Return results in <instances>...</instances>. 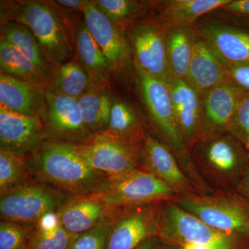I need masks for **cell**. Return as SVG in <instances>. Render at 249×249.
I'll return each mask as SVG.
<instances>
[{
	"label": "cell",
	"instance_id": "4316f807",
	"mask_svg": "<svg viewBox=\"0 0 249 249\" xmlns=\"http://www.w3.org/2000/svg\"><path fill=\"white\" fill-rule=\"evenodd\" d=\"M193 27H175L167 31V58L172 78L187 80L193 52Z\"/></svg>",
	"mask_w": 249,
	"mask_h": 249
},
{
	"label": "cell",
	"instance_id": "30bf717a",
	"mask_svg": "<svg viewBox=\"0 0 249 249\" xmlns=\"http://www.w3.org/2000/svg\"><path fill=\"white\" fill-rule=\"evenodd\" d=\"M47 140L78 144L93 135L85 125L78 100L46 90Z\"/></svg>",
	"mask_w": 249,
	"mask_h": 249
},
{
	"label": "cell",
	"instance_id": "8d00e7d4",
	"mask_svg": "<svg viewBox=\"0 0 249 249\" xmlns=\"http://www.w3.org/2000/svg\"><path fill=\"white\" fill-rule=\"evenodd\" d=\"M221 10L233 16L249 18V0H231Z\"/></svg>",
	"mask_w": 249,
	"mask_h": 249
},
{
	"label": "cell",
	"instance_id": "6da1fadb",
	"mask_svg": "<svg viewBox=\"0 0 249 249\" xmlns=\"http://www.w3.org/2000/svg\"><path fill=\"white\" fill-rule=\"evenodd\" d=\"M27 159L36 180L67 196L95 194L110 183L107 175L85 161L75 144L46 140Z\"/></svg>",
	"mask_w": 249,
	"mask_h": 249
},
{
	"label": "cell",
	"instance_id": "52a82bcc",
	"mask_svg": "<svg viewBox=\"0 0 249 249\" xmlns=\"http://www.w3.org/2000/svg\"><path fill=\"white\" fill-rule=\"evenodd\" d=\"M75 145L91 168L105 174L111 180L142 169L139 160L141 146L121 142L106 134H93L86 142Z\"/></svg>",
	"mask_w": 249,
	"mask_h": 249
},
{
	"label": "cell",
	"instance_id": "7402d4cb",
	"mask_svg": "<svg viewBox=\"0 0 249 249\" xmlns=\"http://www.w3.org/2000/svg\"><path fill=\"white\" fill-rule=\"evenodd\" d=\"M231 0H168L155 3V18L168 29L193 27L198 19L214 10L221 9Z\"/></svg>",
	"mask_w": 249,
	"mask_h": 249
},
{
	"label": "cell",
	"instance_id": "44dd1931",
	"mask_svg": "<svg viewBox=\"0 0 249 249\" xmlns=\"http://www.w3.org/2000/svg\"><path fill=\"white\" fill-rule=\"evenodd\" d=\"M240 141L229 134L196 142V155L200 160L220 175H232L242 169L245 158Z\"/></svg>",
	"mask_w": 249,
	"mask_h": 249
},
{
	"label": "cell",
	"instance_id": "f546056e",
	"mask_svg": "<svg viewBox=\"0 0 249 249\" xmlns=\"http://www.w3.org/2000/svg\"><path fill=\"white\" fill-rule=\"evenodd\" d=\"M78 235L67 231L53 213L36 223L29 249H70Z\"/></svg>",
	"mask_w": 249,
	"mask_h": 249
},
{
	"label": "cell",
	"instance_id": "e0dca14e",
	"mask_svg": "<svg viewBox=\"0 0 249 249\" xmlns=\"http://www.w3.org/2000/svg\"><path fill=\"white\" fill-rule=\"evenodd\" d=\"M168 85L178 127L187 145H193L200 127L202 93L187 80L172 78Z\"/></svg>",
	"mask_w": 249,
	"mask_h": 249
},
{
	"label": "cell",
	"instance_id": "ac0fdd59",
	"mask_svg": "<svg viewBox=\"0 0 249 249\" xmlns=\"http://www.w3.org/2000/svg\"><path fill=\"white\" fill-rule=\"evenodd\" d=\"M46 90L45 85L1 74L0 107L18 114L40 116L43 119Z\"/></svg>",
	"mask_w": 249,
	"mask_h": 249
},
{
	"label": "cell",
	"instance_id": "d6a6232c",
	"mask_svg": "<svg viewBox=\"0 0 249 249\" xmlns=\"http://www.w3.org/2000/svg\"><path fill=\"white\" fill-rule=\"evenodd\" d=\"M36 224L0 222V249H29Z\"/></svg>",
	"mask_w": 249,
	"mask_h": 249
},
{
	"label": "cell",
	"instance_id": "b9f144b4",
	"mask_svg": "<svg viewBox=\"0 0 249 249\" xmlns=\"http://www.w3.org/2000/svg\"><path fill=\"white\" fill-rule=\"evenodd\" d=\"M181 249H218L207 245H186L180 247Z\"/></svg>",
	"mask_w": 249,
	"mask_h": 249
},
{
	"label": "cell",
	"instance_id": "9a60e30c",
	"mask_svg": "<svg viewBox=\"0 0 249 249\" xmlns=\"http://www.w3.org/2000/svg\"><path fill=\"white\" fill-rule=\"evenodd\" d=\"M193 27L224 66L249 62V29L216 21L196 23Z\"/></svg>",
	"mask_w": 249,
	"mask_h": 249
},
{
	"label": "cell",
	"instance_id": "603a6c76",
	"mask_svg": "<svg viewBox=\"0 0 249 249\" xmlns=\"http://www.w3.org/2000/svg\"><path fill=\"white\" fill-rule=\"evenodd\" d=\"M74 45L80 64L89 75L92 85H107L112 68L90 34L84 18L75 28Z\"/></svg>",
	"mask_w": 249,
	"mask_h": 249
},
{
	"label": "cell",
	"instance_id": "ab89813d",
	"mask_svg": "<svg viewBox=\"0 0 249 249\" xmlns=\"http://www.w3.org/2000/svg\"><path fill=\"white\" fill-rule=\"evenodd\" d=\"M241 192L249 197V174L246 173L239 183Z\"/></svg>",
	"mask_w": 249,
	"mask_h": 249
},
{
	"label": "cell",
	"instance_id": "f35d334b",
	"mask_svg": "<svg viewBox=\"0 0 249 249\" xmlns=\"http://www.w3.org/2000/svg\"><path fill=\"white\" fill-rule=\"evenodd\" d=\"M159 237H153L144 241L136 249H157V238Z\"/></svg>",
	"mask_w": 249,
	"mask_h": 249
},
{
	"label": "cell",
	"instance_id": "d590c367",
	"mask_svg": "<svg viewBox=\"0 0 249 249\" xmlns=\"http://www.w3.org/2000/svg\"><path fill=\"white\" fill-rule=\"evenodd\" d=\"M225 67L228 78L241 89L249 91V62Z\"/></svg>",
	"mask_w": 249,
	"mask_h": 249
},
{
	"label": "cell",
	"instance_id": "7c38bea8",
	"mask_svg": "<svg viewBox=\"0 0 249 249\" xmlns=\"http://www.w3.org/2000/svg\"><path fill=\"white\" fill-rule=\"evenodd\" d=\"M244 91L228 80L202 93L200 127L196 142L229 134L235 108Z\"/></svg>",
	"mask_w": 249,
	"mask_h": 249
},
{
	"label": "cell",
	"instance_id": "2e32d148",
	"mask_svg": "<svg viewBox=\"0 0 249 249\" xmlns=\"http://www.w3.org/2000/svg\"><path fill=\"white\" fill-rule=\"evenodd\" d=\"M139 160L142 170L160 178L175 192L191 188L170 149L150 134H145L141 145Z\"/></svg>",
	"mask_w": 249,
	"mask_h": 249
},
{
	"label": "cell",
	"instance_id": "4fadbf2b",
	"mask_svg": "<svg viewBox=\"0 0 249 249\" xmlns=\"http://www.w3.org/2000/svg\"><path fill=\"white\" fill-rule=\"evenodd\" d=\"M90 34L110 63L113 71H121L127 66L131 47L125 29L113 22L93 1H88L82 11Z\"/></svg>",
	"mask_w": 249,
	"mask_h": 249
},
{
	"label": "cell",
	"instance_id": "e575fe53",
	"mask_svg": "<svg viewBox=\"0 0 249 249\" xmlns=\"http://www.w3.org/2000/svg\"><path fill=\"white\" fill-rule=\"evenodd\" d=\"M229 134L246 143L249 136V91H245L237 103Z\"/></svg>",
	"mask_w": 249,
	"mask_h": 249
},
{
	"label": "cell",
	"instance_id": "836d02e7",
	"mask_svg": "<svg viewBox=\"0 0 249 249\" xmlns=\"http://www.w3.org/2000/svg\"><path fill=\"white\" fill-rule=\"evenodd\" d=\"M113 212L96 227L77 236L70 249H107L108 238L114 223Z\"/></svg>",
	"mask_w": 249,
	"mask_h": 249
},
{
	"label": "cell",
	"instance_id": "8992f818",
	"mask_svg": "<svg viewBox=\"0 0 249 249\" xmlns=\"http://www.w3.org/2000/svg\"><path fill=\"white\" fill-rule=\"evenodd\" d=\"M175 191L152 174L139 169L111 180L109 186L95 193L110 211L159 204L168 200Z\"/></svg>",
	"mask_w": 249,
	"mask_h": 249
},
{
	"label": "cell",
	"instance_id": "9c48e42d",
	"mask_svg": "<svg viewBox=\"0 0 249 249\" xmlns=\"http://www.w3.org/2000/svg\"><path fill=\"white\" fill-rule=\"evenodd\" d=\"M136 71L142 100L152 120L174 151L183 157L187 144L178 127L168 83L138 67Z\"/></svg>",
	"mask_w": 249,
	"mask_h": 249
},
{
	"label": "cell",
	"instance_id": "1f68e13d",
	"mask_svg": "<svg viewBox=\"0 0 249 249\" xmlns=\"http://www.w3.org/2000/svg\"><path fill=\"white\" fill-rule=\"evenodd\" d=\"M93 4L113 22L125 29L144 17L153 3L134 0H95Z\"/></svg>",
	"mask_w": 249,
	"mask_h": 249
},
{
	"label": "cell",
	"instance_id": "277c9868",
	"mask_svg": "<svg viewBox=\"0 0 249 249\" xmlns=\"http://www.w3.org/2000/svg\"><path fill=\"white\" fill-rule=\"evenodd\" d=\"M69 196L37 180L0 196L1 220L36 224L47 214L56 213Z\"/></svg>",
	"mask_w": 249,
	"mask_h": 249
},
{
	"label": "cell",
	"instance_id": "5b68a950",
	"mask_svg": "<svg viewBox=\"0 0 249 249\" xmlns=\"http://www.w3.org/2000/svg\"><path fill=\"white\" fill-rule=\"evenodd\" d=\"M175 204L222 233L249 237V206L235 197L187 196Z\"/></svg>",
	"mask_w": 249,
	"mask_h": 249
},
{
	"label": "cell",
	"instance_id": "60d3db41",
	"mask_svg": "<svg viewBox=\"0 0 249 249\" xmlns=\"http://www.w3.org/2000/svg\"><path fill=\"white\" fill-rule=\"evenodd\" d=\"M232 19L235 24L240 25V27L249 29V18L234 16V17L232 18Z\"/></svg>",
	"mask_w": 249,
	"mask_h": 249
},
{
	"label": "cell",
	"instance_id": "7bdbcfd3",
	"mask_svg": "<svg viewBox=\"0 0 249 249\" xmlns=\"http://www.w3.org/2000/svg\"><path fill=\"white\" fill-rule=\"evenodd\" d=\"M245 144H246V145H247H247H249V136L248 138H247V142H246Z\"/></svg>",
	"mask_w": 249,
	"mask_h": 249
},
{
	"label": "cell",
	"instance_id": "cb8c5ba5",
	"mask_svg": "<svg viewBox=\"0 0 249 249\" xmlns=\"http://www.w3.org/2000/svg\"><path fill=\"white\" fill-rule=\"evenodd\" d=\"M114 99L106 85H92L78 99L85 125L90 132L94 134L106 132Z\"/></svg>",
	"mask_w": 249,
	"mask_h": 249
},
{
	"label": "cell",
	"instance_id": "8fae6325",
	"mask_svg": "<svg viewBox=\"0 0 249 249\" xmlns=\"http://www.w3.org/2000/svg\"><path fill=\"white\" fill-rule=\"evenodd\" d=\"M159 211L160 203L114 210L106 249H136L147 239L159 237Z\"/></svg>",
	"mask_w": 249,
	"mask_h": 249
},
{
	"label": "cell",
	"instance_id": "3957f363",
	"mask_svg": "<svg viewBox=\"0 0 249 249\" xmlns=\"http://www.w3.org/2000/svg\"><path fill=\"white\" fill-rule=\"evenodd\" d=\"M159 237L165 243L210 246L218 249H235L238 239L218 231L177 204L160 205Z\"/></svg>",
	"mask_w": 249,
	"mask_h": 249
},
{
	"label": "cell",
	"instance_id": "4dcf8cb0",
	"mask_svg": "<svg viewBox=\"0 0 249 249\" xmlns=\"http://www.w3.org/2000/svg\"><path fill=\"white\" fill-rule=\"evenodd\" d=\"M34 179L27 157L0 149V196Z\"/></svg>",
	"mask_w": 249,
	"mask_h": 249
},
{
	"label": "cell",
	"instance_id": "d6986e66",
	"mask_svg": "<svg viewBox=\"0 0 249 249\" xmlns=\"http://www.w3.org/2000/svg\"><path fill=\"white\" fill-rule=\"evenodd\" d=\"M112 212L96 195L91 194L69 196L56 214L67 231L79 235L96 227Z\"/></svg>",
	"mask_w": 249,
	"mask_h": 249
},
{
	"label": "cell",
	"instance_id": "ee69618b",
	"mask_svg": "<svg viewBox=\"0 0 249 249\" xmlns=\"http://www.w3.org/2000/svg\"><path fill=\"white\" fill-rule=\"evenodd\" d=\"M247 147H248V148L249 149V145H247Z\"/></svg>",
	"mask_w": 249,
	"mask_h": 249
},
{
	"label": "cell",
	"instance_id": "ffe728a7",
	"mask_svg": "<svg viewBox=\"0 0 249 249\" xmlns=\"http://www.w3.org/2000/svg\"><path fill=\"white\" fill-rule=\"evenodd\" d=\"M193 29V56L187 80L204 93L229 79L224 64L194 27Z\"/></svg>",
	"mask_w": 249,
	"mask_h": 249
},
{
	"label": "cell",
	"instance_id": "f1b7e54d",
	"mask_svg": "<svg viewBox=\"0 0 249 249\" xmlns=\"http://www.w3.org/2000/svg\"><path fill=\"white\" fill-rule=\"evenodd\" d=\"M1 38L7 41L24 54L50 78L53 67L49 63L35 36L26 26L15 21H6L1 24Z\"/></svg>",
	"mask_w": 249,
	"mask_h": 249
},
{
	"label": "cell",
	"instance_id": "74e56055",
	"mask_svg": "<svg viewBox=\"0 0 249 249\" xmlns=\"http://www.w3.org/2000/svg\"><path fill=\"white\" fill-rule=\"evenodd\" d=\"M88 1L85 0H58L52 3L55 7L61 9L62 11H83Z\"/></svg>",
	"mask_w": 249,
	"mask_h": 249
},
{
	"label": "cell",
	"instance_id": "484cf974",
	"mask_svg": "<svg viewBox=\"0 0 249 249\" xmlns=\"http://www.w3.org/2000/svg\"><path fill=\"white\" fill-rule=\"evenodd\" d=\"M0 70L1 74L45 85L49 76L24 54L3 38H0Z\"/></svg>",
	"mask_w": 249,
	"mask_h": 249
},
{
	"label": "cell",
	"instance_id": "ba28073f",
	"mask_svg": "<svg viewBox=\"0 0 249 249\" xmlns=\"http://www.w3.org/2000/svg\"><path fill=\"white\" fill-rule=\"evenodd\" d=\"M168 31L157 19H152L135 23L127 34L135 67L166 83L172 78L165 43Z\"/></svg>",
	"mask_w": 249,
	"mask_h": 249
},
{
	"label": "cell",
	"instance_id": "83f0119b",
	"mask_svg": "<svg viewBox=\"0 0 249 249\" xmlns=\"http://www.w3.org/2000/svg\"><path fill=\"white\" fill-rule=\"evenodd\" d=\"M91 86V78L84 67L78 62L69 61L54 69L47 89L78 100Z\"/></svg>",
	"mask_w": 249,
	"mask_h": 249
},
{
	"label": "cell",
	"instance_id": "d4e9b609",
	"mask_svg": "<svg viewBox=\"0 0 249 249\" xmlns=\"http://www.w3.org/2000/svg\"><path fill=\"white\" fill-rule=\"evenodd\" d=\"M102 133L137 146H141L146 134L134 108L119 99H114L107 129Z\"/></svg>",
	"mask_w": 249,
	"mask_h": 249
},
{
	"label": "cell",
	"instance_id": "5bb4252c",
	"mask_svg": "<svg viewBox=\"0 0 249 249\" xmlns=\"http://www.w3.org/2000/svg\"><path fill=\"white\" fill-rule=\"evenodd\" d=\"M46 140L42 117L18 114L0 107V149L27 157Z\"/></svg>",
	"mask_w": 249,
	"mask_h": 249
},
{
	"label": "cell",
	"instance_id": "7a4b0ae2",
	"mask_svg": "<svg viewBox=\"0 0 249 249\" xmlns=\"http://www.w3.org/2000/svg\"><path fill=\"white\" fill-rule=\"evenodd\" d=\"M52 1H25L17 3L11 16L26 26L35 36L53 69L69 62L73 49L66 25Z\"/></svg>",
	"mask_w": 249,
	"mask_h": 249
}]
</instances>
